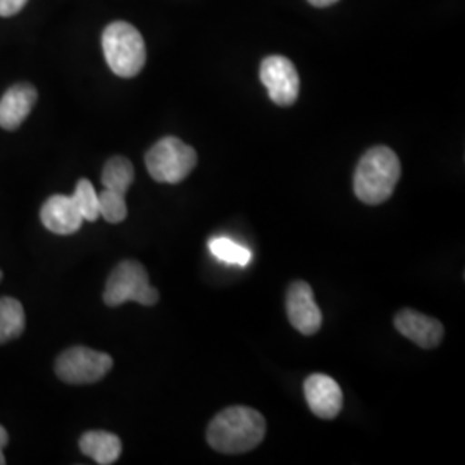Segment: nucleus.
I'll return each mask as SVG.
<instances>
[{
	"label": "nucleus",
	"instance_id": "nucleus-1",
	"mask_svg": "<svg viewBox=\"0 0 465 465\" xmlns=\"http://www.w3.org/2000/svg\"><path fill=\"white\" fill-rule=\"evenodd\" d=\"M264 436L266 419L255 409L243 405L221 411L207 428V443L226 455H238L257 449Z\"/></svg>",
	"mask_w": 465,
	"mask_h": 465
},
{
	"label": "nucleus",
	"instance_id": "nucleus-2",
	"mask_svg": "<svg viewBox=\"0 0 465 465\" xmlns=\"http://www.w3.org/2000/svg\"><path fill=\"white\" fill-rule=\"evenodd\" d=\"M401 174L399 155L390 147H372L361 157L353 174V192L367 205H380L391 197Z\"/></svg>",
	"mask_w": 465,
	"mask_h": 465
},
{
	"label": "nucleus",
	"instance_id": "nucleus-3",
	"mask_svg": "<svg viewBox=\"0 0 465 465\" xmlns=\"http://www.w3.org/2000/svg\"><path fill=\"white\" fill-rule=\"evenodd\" d=\"M102 49L107 66L121 78H134L147 61L145 42L134 25L116 21L102 34Z\"/></svg>",
	"mask_w": 465,
	"mask_h": 465
},
{
	"label": "nucleus",
	"instance_id": "nucleus-4",
	"mask_svg": "<svg viewBox=\"0 0 465 465\" xmlns=\"http://www.w3.org/2000/svg\"><path fill=\"white\" fill-rule=\"evenodd\" d=\"M197 152L176 136H164L145 155L150 176L159 183H182L197 166Z\"/></svg>",
	"mask_w": 465,
	"mask_h": 465
},
{
	"label": "nucleus",
	"instance_id": "nucleus-5",
	"mask_svg": "<svg viewBox=\"0 0 465 465\" xmlns=\"http://www.w3.org/2000/svg\"><path fill=\"white\" fill-rule=\"evenodd\" d=\"M104 302L109 307H119L126 302L150 307L159 302V292L150 284L149 272L138 261H123L109 274Z\"/></svg>",
	"mask_w": 465,
	"mask_h": 465
},
{
	"label": "nucleus",
	"instance_id": "nucleus-6",
	"mask_svg": "<svg viewBox=\"0 0 465 465\" xmlns=\"http://www.w3.org/2000/svg\"><path fill=\"white\" fill-rule=\"evenodd\" d=\"M113 366L114 361L109 353L88 347H71L57 357L55 374L67 384H92L104 380Z\"/></svg>",
	"mask_w": 465,
	"mask_h": 465
},
{
	"label": "nucleus",
	"instance_id": "nucleus-7",
	"mask_svg": "<svg viewBox=\"0 0 465 465\" xmlns=\"http://www.w3.org/2000/svg\"><path fill=\"white\" fill-rule=\"evenodd\" d=\"M261 82L266 86L271 100L280 107H290L299 99V73L284 55H269L262 61Z\"/></svg>",
	"mask_w": 465,
	"mask_h": 465
},
{
	"label": "nucleus",
	"instance_id": "nucleus-8",
	"mask_svg": "<svg viewBox=\"0 0 465 465\" xmlns=\"http://www.w3.org/2000/svg\"><path fill=\"white\" fill-rule=\"evenodd\" d=\"M286 312L290 324L305 336L316 334L322 326V312L309 282H295L290 284L286 293Z\"/></svg>",
	"mask_w": 465,
	"mask_h": 465
},
{
	"label": "nucleus",
	"instance_id": "nucleus-9",
	"mask_svg": "<svg viewBox=\"0 0 465 465\" xmlns=\"http://www.w3.org/2000/svg\"><path fill=\"white\" fill-rule=\"evenodd\" d=\"M303 393L312 414L321 419H334L343 409V391L328 374H312L303 382Z\"/></svg>",
	"mask_w": 465,
	"mask_h": 465
},
{
	"label": "nucleus",
	"instance_id": "nucleus-10",
	"mask_svg": "<svg viewBox=\"0 0 465 465\" xmlns=\"http://www.w3.org/2000/svg\"><path fill=\"white\" fill-rule=\"evenodd\" d=\"M395 328L400 334L426 350L436 349L445 336V328L438 319L424 316L412 309L400 311L395 316Z\"/></svg>",
	"mask_w": 465,
	"mask_h": 465
},
{
	"label": "nucleus",
	"instance_id": "nucleus-11",
	"mask_svg": "<svg viewBox=\"0 0 465 465\" xmlns=\"http://www.w3.org/2000/svg\"><path fill=\"white\" fill-rule=\"evenodd\" d=\"M36 99L38 92L34 84H13L0 99V128L7 132L17 130L30 116Z\"/></svg>",
	"mask_w": 465,
	"mask_h": 465
},
{
	"label": "nucleus",
	"instance_id": "nucleus-12",
	"mask_svg": "<svg viewBox=\"0 0 465 465\" xmlns=\"http://www.w3.org/2000/svg\"><path fill=\"white\" fill-rule=\"evenodd\" d=\"M42 224L55 234H73L84 224V217L67 195H52L40 209Z\"/></svg>",
	"mask_w": 465,
	"mask_h": 465
},
{
	"label": "nucleus",
	"instance_id": "nucleus-13",
	"mask_svg": "<svg viewBox=\"0 0 465 465\" xmlns=\"http://www.w3.org/2000/svg\"><path fill=\"white\" fill-rule=\"evenodd\" d=\"M80 450L97 464L111 465L117 462L123 451L119 436L107 431H86L80 438Z\"/></svg>",
	"mask_w": 465,
	"mask_h": 465
},
{
	"label": "nucleus",
	"instance_id": "nucleus-14",
	"mask_svg": "<svg viewBox=\"0 0 465 465\" xmlns=\"http://www.w3.org/2000/svg\"><path fill=\"white\" fill-rule=\"evenodd\" d=\"M26 328V316L21 302L13 297L0 299V343L19 338Z\"/></svg>",
	"mask_w": 465,
	"mask_h": 465
},
{
	"label": "nucleus",
	"instance_id": "nucleus-15",
	"mask_svg": "<svg viewBox=\"0 0 465 465\" xmlns=\"http://www.w3.org/2000/svg\"><path fill=\"white\" fill-rule=\"evenodd\" d=\"M134 180V167L126 157H111L102 171V184L105 190H113L126 195Z\"/></svg>",
	"mask_w": 465,
	"mask_h": 465
},
{
	"label": "nucleus",
	"instance_id": "nucleus-16",
	"mask_svg": "<svg viewBox=\"0 0 465 465\" xmlns=\"http://www.w3.org/2000/svg\"><path fill=\"white\" fill-rule=\"evenodd\" d=\"M211 253L219 261L232 264V266H249L252 261V252L247 247L232 242L226 236H217L209 242Z\"/></svg>",
	"mask_w": 465,
	"mask_h": 465
},
{
	"label": "nucleus",
	"instance_id": "nucleus-17",
	"mask_svg": "<svg viewBox=\"0 0 465 465\" xmlns=\"http://www.w3.org/2000/svg\"><path fill=\"white\" fill-rule=\"evenodd\" d=\"M71 199L74 202L76 209L80 211L84 221H97V217L100 216L99 193L95 192L94 184L90 183L88 180L78 182Z\"/></svg>",
	"mask_w": 465,
	"mask_h": 465
},
{
	"label": "nucleus",
	"instance_id": "nucleus-18",
	"mask_svg": "<svg viewBox=\"0 0 465 465\" xmlns=\"http://www.w3.org/2000/svg\"><path fill=\"white\" fill-rule=\"evenodd\" d=\"M99 213L100 216L111 224L123 223L128 216V205L124 195L104 188V192L99 193Z\"/></svg>",
	"mask_w": 465,
	"mask_h": 465
},
{
	"label": "nucleus",
	"instance_id": "nucleus-19",
	"mask_svg": "<svg viewBox=\"0 0 465 465\" xmlns=\"http://www.w3.org/2000/svg\"><path fill=\"white\" fill-rule=\"evenodd\" d=\"M28 0H0V16L9 17L17 15Z\"/></svg>",
	"mask_w": 465,
	"mask_h": 465
},
{
	"label": "nucleus",
	"instance_id": "nucleus-20",
	"mask_svg": "<svg viewBox=\"0 0 465 465\" xmlns=\"http://www.w3.org/2000/svg\"><path fill=\"white\" fill-rule=\"evenodd\" d=\"M309 4H312L314 7H330L332 4H336L338 0H307Z\"/></svg>",
	"mask_w": 465,
	"mask_h": 465
},
{
	"label": "nucleus",
	"instance_id": "nucleus-21",
	"mask_svg": "<svg viewBox=\"0 0 465 465\" xmlns=\"http://www.w3.org/2000/svg\"><path fill=\"white\" fill-rule=\"evenodd\" d=\"M7 441H9V436H7V431L0 426V445L2 447H5L7 445Z\"/></svg>",
	"mask_w": 465,
	"mask_h": 465
},
{
	"label": "nucleus",
	"instance_id": "nucleus-22",
	"mask_svg": "<svg viewBox=\"0 0 465 465\" xmlns=\"http://www.w3.org/2000/svg\"><path fill=\"white\" fill-rule=\"evenodd\" d=\"M2 449H4V447L0 445V465L5 464V459H4V453H2Z\"/></svg>",
	"mask_w": 465,
	"mask_h": 465
},
{
	"label": "nucleus",
	"instance_id": "nucleus-23",
	"mask_svg": "<svg viewBox=\"0 0 465 465\" xmlns=\"http://www.w3.org/2000/svg\"><path fill=\"white\" fill-rule=\"evenodd\" d=\"M2 276H4V274H2V271H0V282H2Z\"/></svg>",
	"mask_w": 465,
	"mask_h": 465
}]
</instances>
